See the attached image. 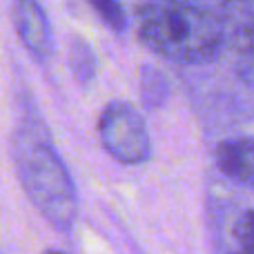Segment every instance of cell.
<instances>
[{
  "label": "cell",
  "instance_id": "1",
  "mask_svg": "<svg viewBox=\"0 0 254 254\" xmlns=\"http://www.w3.org/2000/svg\"><path fill=\"white\" fill-rule=\"evenodd\" d=\"M143 45L176 63H207L223 45V22L210 9L185 2H145L136 7Z\"/></svg>",
  "mask_w": 254,
  "mask_h": 254
},
{
  "label": "cell",
  "instance_id": "2",
  "mask_svg": "<svg viewBox=\"0 0 254 254\" xmlns=\"http://www.w3.org/2000/svg\"><path fill=\"white\" fill-rule=\"evenodd\" d=\"M13 165L25 194L45 221L69 232L78 216V192L54 145L34 127H20L13 138Z\"/></svg>",
  "mask_w": 254,
  "mask_h": 254
},
{
  "label": "cell",
  "instance_id": "3",
  "mask_svg": "<svg viewBox=\"0 0 254 254\" xmlns=\"http://www.w3.org/2000/svg\"><path fill=\"white\" fill-rule=\"evenodd\" d=\"M98 136L105 152L125 165H140L152 156V138L145 119L125 101H112L103 107Z\"/></svg>",
  "mask_w": 254,
  "mask_h": 254
},
{
  "label": "cell",
  "instance_id": "4",
  "mask_svg": "<svg viewBox=\"0 0 254 254\" xmlns=\"http://www.w3.org/2000/svg\"><path fill=\"white\" fill-rule=\"evenodd\" d=\"M13 25H16L18 38L25 45V49L36 58L45 63L54 54V36L49 27L47 13L34 0H20L13 4Z\"/></svg>",
  "mask_w": 254,
  "mask_h": 254
},
{
  "label": "cell",
  "instance_id": "5",
  "mask_svg": "<svg viewBox=\"0 0 254 254\" xmlns=\"http://www.w3.org/2000/svg\"><path fill=\"white\" fill-rule=\"evenodd\" d=\"M216 167L228 179L254 188V138H228L214 152Z\"/></svg>",
  "mask_w": 254,
  "mask_h": 254
},
{
  "label": "cell",
  "instance_id": "6",
  "mask_svg": "<svg viewBox=\"0 0 254 254\" xmlns=\"http://www.w3.org/2000/svg\"><path fill=\"white\" fill-rule=\"evenodd\" d=\"M69 69L74 74V80L83 87H87L89 83L94 80L98 69V61L96 54H94L92 45L87 43L80 36H74L69 40Z\"/></svg>",
  "mask_w": 254,
  "mask_h": 254
},
{
  "label": "cell",
  "instance_id": "7",
  "mask_svg": "<svg viewBox=\"0 0 254 254\" xmlns=\"http://www.w3.org/2000/svg\"><path fill=\"white\" fill-rule=\"evenodd\" d=\"M234 52H237V67L241 78L254 87V20L248 22L234 40Z\"/></svg>",
  "mask_w": 254,
  "mask_h": 254
},
{
  "label": "cell",
  "instance_id": "8",
  "mask_svg": "<svg viewBox=\"0 0 254 254\" xmlns=\"http://www.w3.org/2000/svg\"><path fill=\"white\" fill-rule=\"evenodd\" d=\"M165 89H167V83L158 69L154 67H145L143 69V98L147 105H158V103L165 98Z\"/></svg>",
  "mask_w": 254,
  "mask_h": 254
},
{
  "label": "cell",
  "instance_id": "9",
  "mask_svg": "<svg viewBox=\"0 0 254 254\" xmlns=\"http://www.w3.org/2000/svg\"><path fill=\"white\" fill-rule=\"evenodd\" d=\"M94 11H98V16L103 18L110 29L114 31H123L125 29V13H123V7L119 2H112V0H94L92 2Z\"/></svg>",
  "mask_w": 254,
  "mask_h": 254
},
{
  "label": "cell",
  "instance_id": "10",
  "mask_svg": "<svg viewBox=\"0 0 254 254\" xmlns=\"http://www.w3.org/2000/svg\"><path fill=\"white\" fill-rule=\"evenodd\" d=\"M234 237H237L241 252L237 254H254V210H248L234 225Z\"/></svg>",
  "mask_w": 254,
  "mask_h": 254
},
{
  "label": "cell",
  "instance_id": "11",
  "mask_svg": "<svg viewBox=\"0 0 254 254\" xmlns=\"http://www.w3.org/2000/svg\"><path fill=\"white\" fill-rule=\"evenodd\" d=\"M43 254H65V252H61V250H45Z\"/></svg>",
  "mask_w": 254,
  "mask_h": 254
}]
</instances>
